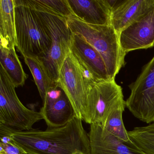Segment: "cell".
I'll list each match as a JSON object with an SVG mask.
<instances>
[{"instance_id": "obj_21", "label": "cell", "mask_w": 154, "mask_h": 154, "mask_svg": "<svg viewBox=\"0 0 154 154\" xmlns=\"http://www.w3.org/2000/svg\"><path fill=\"white\" fill-rule=\"evenodd\" d=\"M0 154H26L6 132L0 130Z\"/></svg>"}, {"instance_id": "obj_7", "label": "cell", "mask_w": 154, "mask_h": 154, "mask_svg": "<svg viewBox=\"0 0 154 154\" xmlns=\"http://www.w3.org/2000/svg\"><path fill=\"white\" fill-rule=\"evenodd\" d=\"M126 104L122 89L113 80H99L89 85L85 123L102 125L110 113Z\"/></svg>"}, {"instance_id": "obj_11", "label": "cell", "mask_w": 154, "mask_h": 154, "mask_svg": "<svg viewBox=\"0 0 154 154\" xmlns=\"http://www.w3.org/2000/svg\"><path fill=\"white\" fill-rule=\"evenodd\" d=\"M70 50L79 63L91 70L98 80H111L101 56L82 36L72 33Z\"/></svg>"}, {"instance_id": "obj_18", "label": "cell", "mask_w": 154, "mask_h": 154, "mask_svg": "<svg viewBox=\"0 0 154 154\" xmlns=\"http://www.w3.org/2000/svg\"><path fill=\"white\" fill-rule=\"evenodd\" d=\"M131 140L146 154H154V122L128 131Z\"/></svg>"}, {"instance_id": "obj_14", "label": "cell", "mask_w": 154, "mask_h": 154, "mask_svg": "<svg viewBox=\"0 0 154 154\" xmlns=\"http://www.w3.org/2000/svg\"><path fill=\"white\" fill-rule=\"evenodd\" d=\"M43 103L40 112L47 129L63 127L75 117L73 108L64 92L59 99L52 100L46 97Z\"/></svg>"}, {"instance_id": "obj_6", "label": "cell", "mask_w": 154, "mask_h": 154, "mask_svg": "<svg viewBox=\"0 0 154 154\" xmlns=\"http://www.w3.org/2000/svg\"><path fill=\"white\" fill-rule=\"evenodd\" d=\"M57 85L69 99L75 117L85 122L89 85L82 73L79 61L71 51L61 67Z\"/></svg>"}, {"instance_id": "obj_8", "label": "cell", "mask_w": 154, "mask_h": 154, "mask_svg": "<svg viewBox=\"0 0 154 154\" xmlns=\"http://www.w3.org/2000/svg\"><path fill=\"white\" fill-rule=\"evenodd\" d=\"M128 87L131 93L126 100V108L142 122H154V56Z\"/></svg>"}, {"instance_id": "obj_22", "label": "cell", "mask_w": 154, "mask_h": 154, "mask_svg": "<svg viewBox=\"0 0 154 154\" xmlns=\"http://www.w3.org/2000/svg\"><path fill=\"white\" fill-rule=\"evenodd\" d=\"M63 92V91L61 89L59 90L58 88H54L48 92L46 97L52 100H57L61 97Z\"/></svg>"}, {"instance_id": "obj_20", "label": "cell", "mask_w": 154, "mask_h": 154, "mask_svg": "<svg viewBox=\"0 0 154 154\" xmlns=\"http://www.w3.org/2000/svg\"><path fill=\"white\" fill-rule=\"evenodd\" d=\"M49 9L66 19L75 17L68 0H37Z\"/></svg>"}, {"instance_id": "obj_12", "label": "cell", "mask_w": 154, "mask_h": 154, "mask_svg": "<svg viewBox=\"0 0 154 154\" xmlns=\"http://www.w3.org/2000/svg\"><path fill=\"white\" fill-rule=\"evenodd\" d=\"M154 4V0L119 1L112 11L110 24L119 34L133 24Z\"/></svg>"}, {"instance_id": "obj_4", "label": "cell", "mask_w": 154, "mask_h": 154, "mask_svg": "<svg viewBox=\"0 0 154 154\" xmlns=\"http://www.w3.org/2000/svg\"><path fill=\"white\" fill-rule=\"evenodd\" d=\"M31 2L45 24L51 38L48 53L44 57H39L51 80L57 86L60 70L70 51L72 32L69 28L67 19L45 7L37 0Z\"/></svg>"}, {"instance_id": "obj_13", "label": "cell", "mask_w": 154, "mask_h": 154, "mask_svg": "<svg viewBox=\"0 0 154 154\" xmlns=\"http://www.w3.org/2000/svg\"><path fill=\"white\" fill-rule=\"evenodd\" d=\"M75 17L91 25H110L112 10L107 0H68Z\"/></svg>"}, {"instance_id": "obj_9", "label": "cell", "mask_w": 154, "mask_h": 154, "mask_svg": "<svg viewBox=\"0 0 154 154\" xmlns=\"http://www.w3.org/2000/svg\"><path fill=\"white\" fill-rule=\"evenodd\" d=\"M121 46L126 54L154 47V4L119 35Z\"/></svg>"}, {"instance_id": "obj_1", "label": "cell", "mask_w": 154, "mask_h": 154, "mask_svg": "<svg viewBox=\"0 0 154 154\" xmlns=\"http://www.w3.org/2000/svg\"><path fill=\"white\" fill-rule=\"evenodd\" d=\"M82 120L75 117L63 127L42 131L16 130L0 124L26 154H91L90 139Z\"/></svg>"}, {"instance_id": "obj_17", "label": "cell", "mask_w": 154, "mask_h": 154, "mask_svg": "<svg viewBox=\"0 0 154 154\" xmlns=\"http://www.w3.org/2000/svg\"><path fill=\"white\" fill-rule=\"evenodd\" d=\"M23 57L32 74L43 102L48 92L58 87L51 80L43 62L39 57L24 56Z\"/></svg>"}, {"instance_id": "obj_15", "label": "cell", "mask_w": 154, "mask_h": 154, "mask_svg": "<svg viewBox=\"0 0 154 154\" xmlns=\"http://www.w3.org/2000/svg\"><path fill=\"white\" fill-rule=\"evenodd\" d=\"M15 0H0V47L17 46Z\"/></svg>"}, {"instance_id": "obj_3", "label": "cell", "mask_w": 154, "mask_h": 154, "mask_svg": "<svg viewBox=\"0 0 154 154\" xmlns=\"http://www.w3.org/2000/svg\"><path fill=\"white\" fill-rule=\"evenodd\" d=\"M67 23L73 33L82 36L99 52L105 63L110 80H115L125 65L126 54L121 46L119 35L112 26L91 25L75 17L67 19Z\"/></svg>"}, {"instance_id": "obj_10", "label": "cell", "mask_w": 154, "mask_h": 154, "mask_svg": "<svg viewBox=\"0 0 154 154\" xmlns=\"http://www.w3.org/2000/svg\"><path fill=\"white\" fill-rule=\"evenodd\" d=\"M88 134L91 154H146L131 140L125 141L116 137L100 124H91Z\"/></svg>"}, {"instance_id": "obj_19", "label": "cell", "mask_w": 154, "mask_h": 154, "mask_svg": "<svg viewBox=\"0 0 154 154\" xmlns=\"http://www.w3.org/2000/svg\"><path fill=\"white\" fill-rule=\"evenodd\" d=\"M125 108L126 104L121 105L112 110L101 126L105 130L116 137L124 141H128L131 140L122 119V113L125 111Z\"/></svg>"}, {"instance_id": "obj_5", "label": "cell", "mask_w": 154, "mask_h": 154, "mask_svg": "<svg viewBox=\"0 0 154 154\" xmlns=\"http://www.w3.org/2000/svg\"><path fill=\"white\" fill-rule=\"evenodd\" d=\"M15 85L3 66L0 65V124L17 131L33 129L43 119L40 112L24 106L16 93Z\"/></svg>"}, {"instance_id": "obj_16", "label": "cell", "mask_w": 154, "mask_h": 154, "mask_svg": "<svg viewBox=\"0 0 154 154\" xmlns=\"http://www.w3.org/2000/svg\"><path fill=\"white\" fill-rule=\"evenodd\" d=\"M0 63L16 87L23 86L28 77L16 53L15 47L7 48L0 47Z\"/></svg>"}, {"instance_id": "obj_2", "label": "cell", "mask_w": 154, "mask_h": 154, "mask_svg": "<svg viewBox=\"0 0 154 154\" xmlns=\"http://www.w3.org/2000/svg\"><path fill=\"white\" fill-rule=\"evenodd\" d=\"M17 49L22 56L46 55L51 38L43 20L31 0H15Z\"/></svg>"}]
</instances>
